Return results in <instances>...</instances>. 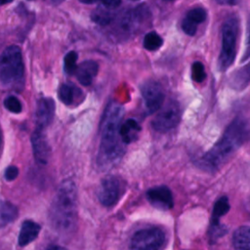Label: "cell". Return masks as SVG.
I'll return each instance as SVG.
<instances>
[{
    "label": "cell",
    "instance_id": "24",
    "mask_svg": "<svg viewBox=\"0 0 250 250\" xmlns=\"http://www.w3.org/2000/svg\"><path fill=\"white\" fill-rule=\"evenodd\" d=\"M162 43H163V39L155 31L147 32L145 35L144 41H143L144 48L148 50V51H156V50H158L162 46Z\"/></svg>",
    "mask_w": 250,
    "mask_h": 250
},
{
    "label": "cell",
    "instance_id": "7",
    "mask_svg": "<svg viewBox=\"0 0 250 250\" xmlns=\"http://www.w3.org/2000/svg\"><path fill=\"white\" fill-rule=\"evenodd\" d=\"M165 243V233L158 228L137 231L130 243V250H160Z\"/></svg>",
    "mask_w": 250,
    "mask_h": 250
},
{
    "label": "cell",
    "instance_id": "15",
    "mask_svg": "<svg viewBox=\"0 0 250 250\" xmlns=\"http://www.w3.org/2000/svg\"><path fill=\"white\" fill-rule=\"evenodd\" d=\"M99 71V64L95 61H85L77 65L74 74L77 80L84 86H89Z\"/></svg>",
    "mask_w": 250,
    "mask_h": 250
},
{
    "label": "cell",
    "instance_id": "20",
    "mask_svg": "<svg viewBox=\"0 0 250 250\" xmlns=\"http://www.w3.org/2000/svg\"><path fill=\"white\" fill-rule=\"evenodd\" d=\"M229 209V200L228 197L223 196L221 197L214 205V209H213V215H212V226L211 229H213V232L211 233V235L214 236L216 235V230L219 228V220L220 218L225 215Z\"/></svg>",
    "mask_w": 250,
    "mask_h": 250
},
{
    "label": "cell",
    "instance_id": "31",
    "mask_svg": "<svg viewBox=\"0 0 250 250\" xmlns=\"http://www.w3.org/2000/svg\"><path fill=\"white\" fill-rule=\"evenodd\" d=\"M215 1L221 5H229V6L236 5L239 2V0H215Z\"/></svg>",
    "mask_w": 250,
    "mask_h": 250
},
{
    "label": "cell",
    "instance_id": "36",
    "mask_svg": "<svg viewBox=\"0 0 250 250\" xmlns=\"http://www.w3.org/2000/svg\"><path fill=\"white\" fill-rule=\"evenodd\" d=\"M164 1H172V0H164Z\"/></svg>",
    "mask_w": 250,
    "mask_h": 250
},
{
    "label": "cell",
    "instance_id": "26",
    "mask_svg": "<svg viewBox=\"0 0 250 250\" xmlns=\"http://www.w3.org/2000/svg\"><path fill=\"white\" fill-rule=\"evenodd\" d=\"M191 77L197 83H200V82L204 81V79L206 78V72H205L204 65L202 64V62H194L192 63V65H191Z\"/></svg>",
    "mask_w": 250,
    "mask_h": 250
},
{
    "label": "cell",
    "instance_id": "13",
    "mask_svg": "<svg viewBox=\"0 0 250 250\" xmlns=\"http://www.w3.org/2000/svg\"><path fill=\"white\" fill-rule=\"evenodd\" d=\"M146 198L156 208L167 210L173 206V197L167 187H155L147 190Z\"/></svg>",
    "mask_w": 250,
    "mask_h": 250
},
{
    "label": "cell",
    "instance_id": "2",
    "mask_svg": "<svg viewBox=\"0 0 250 250\" xmlns=\"http://www.w3.org/2000/svg\"><path fill=\"white\" fill-rule=\"evenodd\" d=\"M249 123L243 117H236L228 126L221 139L203 156L207 168L215 169L226 161L249 136Z\"/></svg>",
    "mask_w": 250,
    "mask_h": 250
},
{
    "label": "cell",
    "instance_id": "19",
    "mask_svg": "<svg viewBox=\"0 0 250 250\" xmlns=\"http://www.w3.org/2000/svg\"><path fill=\"white\" fill-rule=\"evenodd\" d=\"M250 83V62L234 71L229 79V85L235 90H242Z\"/></svg>",
    "mask_w": 250,
    "mask_h": 250
},
{
    "label": "cell",
    "instance_id": "17",
    "mask_svg": "<svg viewBox=\"0 0 250 250\" xmlns=\"http://www.w3.org/2000/svg\"><path fill=\"white\" fill-rule=\"evenodd\" d=\"M41 227L30 220H26L21 224L20 235H19V244L20 246H25L37 238Z\"/></svg>",
    "mask_w": 250,
    "mask_h": 250
},
{
    "label": "cell",
    "instance_id": "12",
    "mask_svg": "<svg viewBox=\"0 0 250 250\" xmlns=\"http://www.w3.org/2000/svg\"><path fill=\"white\" fill-rule=\"evenodd\" d=\"M55 115V102L52 98H42L38 101L35 121L36 128L44 130L52 121Z\"/></svg>",
    "mask_w": 250,
    "mask_h": 250
},
{
    "label": "cell",
    "instance_id": "35",
    "mask_svg": "<svg viewBox=\"0 0 250 250\" xmlns=\"http://www.w3.org/2000/svg\"><path fill=\"white\" fill-rule=\"evenodd\" d=\"M0 145H1V132H0Z\"/></svg>",
    "mask_w": 250,
    "mask_h": 250
},
{
    "label": "cell",
    "instance_id": "34",
    "mask_svg": "<svg viewBox=\"0 0 250 250\" xmlns=\"http://www.w3.org/2000/svg\"><path fill=\"white\" fill-rule=\"evenodd\" d=\"M51 1H52V3H53V4H55V5H59V4L62 3L64 0H51Z\"/></svg>",
    "mask_w": 250,
    "mask_h": 250
},
{
    "label": "cell",
    "instance_id": "27",
    "mask_svg": "<svg viewBox=\"0 0 250 250\" xmlns=\"http://www.w3.org/2000/svg\"><path fill=\"white\" fill-rule=\"evenodd\" d=\"M4 105L9 111L13 113H20L22 110V105L21 101L15 96L7 97L4 101Z\"/></svg>",
    "mask_w": 250,
    "mask_h": 250
},
{
    "label": "cell",
    "instance_id": "14",
    "mask_svg": "<svg viewBox=\"0 0 250 250\" xmlns=\"http://www.w3.org/2000/svg\"><path fill=\"white\" fill-rule=\"evenodd\" d=\"M207 13L201 7L190 9L185 16L182 21V29L188 35H194L197 30V25L206 20Z\"/></svg>",
    "mask_w": 250,
    "mask_h": 250
},
{
    "label": "cell",
    "instance_id": "5",
    "mask_svg": "<svg viewBox=\"0 0 250 250\" xmlns=\"http://www.w3.org/2000/svg\"><path fill=\"white\" fill-rule=\"evenodd\" d=\"M237 34V19L235 17L227 19L222 26V47L218 60V67L221 71L227 70L234 62L236 55Z\"/></svg>",
    "mask_w": 250,
    "mask_h": 250
},
{
    "label": "cell",
    "instance_id": "37",
    "mask_svg": "<svg viewBox=\"0 0 250 250\" xmlns=\"http://www.w3.org/2000/svg\"><path fill=\"white\" fill-rule=\"evenodd\" d=\"M132 1H138V0H132Z\"/></svg>",
    "mask_w": 250,
    "mask_h": 250
},
{
    "label": "cell",
    "instance_id": "32",
    "mask_svg": "<svg viewBox=\"0 0 250 250\" xmlns=\"http://www.w3.org/2000/svg\"><path fill=\"white\" fill-rule=\"evenodd\" d=\"M47 250H67V249H66V248H64V247H62V246L54 245V246H51V247H49Z\"/></svg>",
    "mask_w": 250,
    "mask_h": 250
},
{
    "label": "cell",
    "instance_id": "30",
    "mask_svg": "<svg viewBox=\"0 0 250 250\" xmlns=\"http://www.w3.org/2000/svg\"><path fill=\"white\" fill-rule=\"evenodd\" d=\"M250 58V18L248 21V29H247V38H246V46L244 50V54L242 56L241 62H245Z\"/></svg>",
    "mask_w": 250,
    "mask_h": 250
},
{
    "label": "cell",
    "instance_id": "11",
    "mask_svg": "<svg viewBox=\"0 0 250 250\" xmlns=\"http://www.w3.org/2000/svg\"><path fill=\"white\" fill-rule=\"evenodd\" d=\"M43 131L36 128L31 136L33 156L38 165H46L50 156V146Z\"/></svg>",
    "mask_w": 250,
    "mask_h": 250
},
{
    "label": "cell",
    "instance_id": "8",
    "mask_svg": "<svg viewBox=\"0 0 250 250\" xmlns=\"http://www.w3.org/2000/svg\"><path fill=\"white\" fill-rule=\"evenodd\" d=\"M152 120V128L157 132H167L173 129L180 121L181 108L177 101L170 100L162 105Z\"/></svg>",
    "mask_w": 250,
    "mask_h": 250
},
{
    "label": "cell",
    "instance_id": "4",
    "mask_svg": "<svg viewBox=\"0 0 250 250\" xmlns=\"http://www.w3.org/2000/svg\"><path fill=\"white\" fill-rule=\"evenodd\" d=\"M24 65L20 47L8 46L0 54V84L15 87L23 79Z\"/></svg>",
    "mask_w": 250,
    "mask_h": 250
},
{
    "label": "cell",
    "instance_id": "29",
    "mask_svg": "<svg viewBox=\"0 0 250 250\" xmlns=\"http://www.w3.org/2000/svg\"><path fill=\"white\" fill-rule=\"evenodd\" d=\"M19 175V169L18 167L14 166V165H11L9 166L6 170H5V174H4V177L7 181H13L15 180Z\"/></svg>",
    "mask_w": 250,
    "mask_h": 250
},
{
    "label": "cell",
    "instance_id": "23",
    "mask_svg": "<svg viewBox=\"0 0 250 250\" xmlns=\"http://www.w3.org/2000/svg\"><path fill=\"white\" fill-rule=\"evenodd\" d=\"M92 20L94 22L101 26H106L110 24L113 20L115 19V15L111 12L110 9H107L105 7H100L96 9L92 14Z\"/></svg>",
    "mask_w": 250,
    "mask_h": 250
},
{
    "label": "cell",
    "instance_id": "1",
    "mask_svg": "<svg viewBox=\"0 0 250 250\" xmlns=\"http://www.w3.org/2000/svg\"><path fill=\"white\" fill-rule=\"evenodd\" d=\"M123 115V106L116 102H110L104 109L101 120V144L98 153V164L103 168L115 164L124 153V144L119 134Z\"/></svg>",
    "mask_w": 250,
    "mask_h": 250
},
{
    "label": "cell",
    "instance_id": "18",
    "mask_svg": "<svg viewBox=\"0 0 250 250\" xmlns=\"http://www.w3.org/2000/svg\"><path fill=\"white\" fill-rule=\"evenodd\" d=\"M141 131L140 124L135 119H128L121 123L119 134L124 145L134 142L138 138V134Z\"/></svg>",
    "mask_w": 250,
    "mask_h": 250
},
{
    "label": "cell",
    "instance_id": "10",
    "mask_svg": "<svg viewBox=\"0 0 250 250\" xmlns=\"http://www.w3.org/2000/svg\"><path fill=\"white\" fill-rule=\"evenodd\" d=\"M120 195V183L113 176L105 177L98 189V198L104 206L113 205Z\"/></svg>",
    "mask_w": 250,
    "mask_h": 250
},
{
    "label": "cell",
    "instance_id": "16",
    "mask_svg": "<svg viewBox=\"0 0 250 250\" xmlns=\"http://www.w3.org/2000/svg\"><path fill=\"white\" fill-rule=\"evenodd\" d=\"M58 96L60 101L66 105H71L77 103L79 104L83 99V94L80 89L68 83H64L60 86Z\"/></svg>",
    "mask_w": 250,
    "mask_h": 250
},
{
    "label": "cell",
    "instance_id": "28",
    "mask_svg": "<svg viewBox=\"0 0 250 250\" xmlns=\"http://www.w3.org/2000/svg\"><path fill=\"white\" fill-rule=\"evenodd\" d=\"M79 1L84 4H93V3L100 2L104 7L110 10L117 8L121 3V0H79Z\"/></svg>",
    "mask_w": 250,
    "mask_h": 250
},
{
    "label": "cell",
    "instance_id": "33",
    "mask_svg": "<svg viewBox=\"0 0 250 250\" xmlns=\"http://www.w3.org/2000/svg\"><path fill=\"white\" fill-rule=\"evenodd\" d=\"M14 0H0V6L2 5H6V4H9L11 2H13Z\"/></svg>",
    "mask_w": 250,
    "mask_h": 250
},
{
    "label": "cell",
    "instance_id": "25",
    "mask_svg": "<svg viewBox=\"0 0 250 250\" xmlns=\"http://www.w3.org/2000/svg\"><path fill=\"white\" fill-rule=\"evenodd\" d=\"M77 53L74 51L68 52L63 59V69L67 74H74L77 67Z\"/></svg>",
    "mask_w": 250,
    "mask_h": 250
},
{
    "label": "cell",
    "instance_id": "9",
    "mask_svg": "<svg viewBox=\"0 0 250 250\" xmlns=\"http://www.w3.org/2000/svg\"><path fill=\"white\" fill-rule=\"evenodd\" d=\"M141 94L144 101L146 111L150 114L157 111L163 104L164 93L161 86L153 80H148L143 83Z\"/></svg>",
    "mask_w": 250,
    "mask_h": 250
},
{
    "label": "cell",
    "instance_id": "22",
    "mask_svg": "<svg viewBox=\"0 0 250 250\" xmlns=\"http://www.w3.org/2000/svg\"><path fill=\"white\" fill-rule=\"evenodd\" d=\"M18 217V208L10 201L0 199V227L13 222Z\"/></svg>",
    "mask_w": 250,
    "mask_h": 250
},
{
    "label": "cell",
    "instance_id": "21",
    "mask_svg": "<svg viewBox=\"0 0 250 250\" xmlns=\"http://www.w3.org/2000/svg\"><path fill=\"white\" fill-rule=\"evenodd\" d=\"M232 241L235 250H250V228L240 227L236 229Z\"/></svg>",
    "mask_w": 250,
    "mask_h": 250
},
{
    "label": "cell",
    "instance_id": "3",
    "mask_svg": "<svg viewBox=\"0 0 250 250\" xmlns=\"http://www.w3.org/2000/svg\"><path fill=\"white\" fill-rule=\"evenodd\" d=\"M77 192L75 184L64 181L54 197L50 219L53 227L60 232H68L74 228L77 218Z\"/></svg>",
    "mask_w": 250,
    "mask_h": 250
},
{
    "label": "cell",
    "instance_id": "6",
    "mask_svg": "<svg viewBox=\"0 0 250 250\" xmlns=\"http://www.w3.org/2000/svg\"><path fill=\"white\" fill-rule=\"evenodd\" d=\"M150 13L146 6H139L132 10L123 13L119 17H115V34L120 39L125 37L126 39L140 31L144 24L149 20ZM112 21V22H113ZM111 22V23H112Z\"/></svg>",
    "mask_w": 250,
    "mask_h": 250
}]
</instances>
